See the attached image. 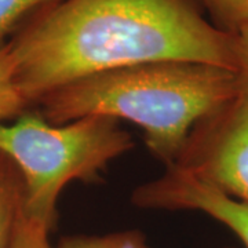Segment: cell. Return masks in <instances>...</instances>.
Instances as JSON below:
<instances>
[{
	"mask_svg": "<svg viewBox=\"0 0 248 248\" xmlns=\"http://www.w3.org/2000/svg\"><path fill=\"white\" fill-rule=\"evenodd\" d=\"M28 107L98 72L155 61L236 71L234 35L195 0H60L27 19L7 43Z\"/></svg>",
	"mask_w": 248,
	"mask_h": 248,
	"instance_id": "1",
	"label": "cell"
},
{
	"mask_svg": "<svg viewBox=\"0 0 248 248\" xmlns=\"http://www.w3.org/2000/svg\"><path fill=\"white\" fill-rule=\"evenodd\" d=\"M240 93L237 72L210 63L155 61L89 75L46 94L35 108L54 124L105 116L141 127L152 156L175 164L202 119Z\"/></svg>",
	"mask_w": 248,
	"mask_h": 248,
	"instance_id": "2",
	"label": "cell"
},
{
	"mask_svg": "<svg viewBox=\"0 0 248 248\" xmlns=\"http://www.w3.org/2000/svg\"><path fill=\"white\" fill-rule=\"evenodd\" d=\"M133 148L131 134L105 116L54 124L32 107L0 123V151L22 178L24 214L50 232L62 190L73 181H95L110 161Z\"/></svg>",
	"mask_w": 248,
	"mask_h": 248,
	"instance_id": "3",
	"label": "cell"
},
{
	"mask_svg": "<svg viewBox=\"0 0 248 248\" xmlns=\"http://www.w3.org/2000/svg\"><path fill=\"white\" fill-rule=\"evenodd\" d=\"M174 166L248 203V93L196 124Z\"/></svg>",
	"mask_w": 248,
	"mask_h": 248,
	"instance_id": "4",
	"label": "cell"
},
{
	"mask_svg": "<svg viewBox=\"0 0 248 248\" xmlns=\"http://www.w3.org/2000/svg\"><path fill=\"white\" fill-rule=\"evenodd\" d=\"M131 203L143 210L197 211L233 232L248 248V203L240 202L177 166L137 186Z\"/></svg>",
	"mask_w": 248,
	"mask_h": 248,
	"instance_id": "5",
	"label": "cell"
},
{
	"mask_svg": "<svg viewBox=\"0 0 248 248\" xmlns=\"http://www.w3.org/2000/svg\"><path fill=\"white\" fill-rule=\"evenodd\" d=\"M11 248H153L140 231L110 232L105 234L66 236L53 244L50 231L25 217L21 218Z\"/></svg>",
	"mask_w": 248,
	"mask_h": 248,
	"instance_id": "6",
	"label": "cell"
},
{
	"mask_svg": "<svg viewBox=\"0 0 248 248\" xmlns=\"http://www.w3.org/2000/svg\"><path fill=\"white\" fill-rule=\"evenodd\" d=\"M22 217V178L16 164L0 151V248H11Z\"/></svg>",
	"mask_w": 248,
	"mask_h": 248,
	"instance_id": "7",
	"label": "cell"
},
{
	"mask_svg": "<svg viewBox=\"0 0 248 248\" xmlns=\"http://www.w3.org/2000/svg\"><path fill=\"white\" fill-rule=\"evenodd\" d=\"M14 80V61L9 46L0 48V123L16 119L28 109Z\"/></svg>",
	"mask_w": 248,
	"mask_h": 248,
	"instance_id": "8",
	"label": "cell"
},
{
	"mask_svg": "<svg viewBox=\"0 0 248 248\" xmlns=\"http://www.w3.org/2000/svg\"><path fill=\"white\" fill-rule=\"evenodd\" d=\"M57 1L60 0H0V48L27 19Z\"/></svg>",
	"mask_w": 248,
	"mask_h": 248,
	"instance_id": "9",
	"label": "cell"
},
{
	"mask_svg": "<svg viewBox=\"0 0 248 248\" xmlns=\"http://www.w3.org/2000/svg\"><path fill=\"white\" fill-rule=\"evenodd\" d=\"M213 19L226 32L234 33L248 22V0H200Z\"/></svg>",
	"mask_w": 248,
	"mask_h": 248,
	"instance_id": "10",
	"label": "cell"
},
{
	"mask_svg": "<svg viewBox=\"0 0 248 248\" xmlns=\"http://www.w3.org/2000/svg\"><path fill=\"white\" fill-rule=\"evenodd\" d=\"M236 72L239 76L240 91L248 93V22L234 33Z\"/></svg>",
	"mask_w": 248,
	"mask_h": 248,
	"instance_id": "11",
	"label": "cell"
}]
</instances>
